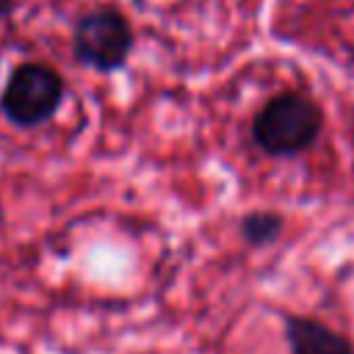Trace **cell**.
I'll list each match as a JSON object with an SVG mask.
<instances>
[{
  "mask_svg": "<svg viewBox=\"0 0 354 354\" xmlns=\"http://www.w3.org/2000/svg\"><path fill=\"white\" fill-rule=\"evenodd\" d=\"M64 102V77L39 61H25L11 69L0 94L3 116L22 130L47 124Z\"/></svg>",
  "mask_w": 354,
  "mask_h": 354,
  "instance_id": "cell-2",
  "label": "cell"
},
{
  "mask_svg": "<svg viewBox=\"0 0 354 354\" xmlns=\"http://www.w3.org/2000/svg\"><path fill=\"white\" fill-rule=\"evenodd\" d=\"M324 127L321 105L296 88L274 94L252 119V141L268 158H296L307 152Z\"/></svg>",
  "mask_w": 354,
  "mask_h": 354,
  "instance_id": "cell-1",
  "label": "cell"
},
{
  "mask_svg": "<svg viewBox=\"0 0 354 354\" xmlns=\"http://www.w3.org/2000/svg\"><path fill=\"white\" fill-rule=\"evenodd\" d=\"M19 6H22V0H0V17L8 19Z\"/></svg>",
  "mask_w": 354,
  "mask_h": 354,
  "instance_id": "cell-6",
  "label": "cell"
},
{
  "mask_svg": "<svg viewBox=\"0 0 354 354\" xmlns=\"http://www.w3.org/2000/svg\"><path fill=\"white\" fill-rule=\"evenodd\" d=\"M282 216L274 213V210H252L241 218V238L260 249V246H268L274 243L279 235H282Z\"/></svg>",
  "mask_w": 354,
  "mask_h": 354,
  "instance_id": "cell-5",
  "label": "cell"
},
{
  "mask_svg": "<svg viewBox=\"0 0 354 354\" xmlns=\"http://www.w3.org/2000/svg\"><path fill=\"white\" fill-rule=\"evenodd\" d=\"M282 326L290 354H354L351 340L318 318L288 313Z\"/></svg>",
  "mask_w": 354,
  "mask_h": 354,
  "instance_id": "cell-4",
  "label": "cell"
},
{
  "mask_svg": "<svg viewBox=\"0 0 354 354\" xmlns=\"http://www.w3.org/2000/svg\"><path fill=\"white\" fill-rule=\"evenodd\" d=\"M136 36L127 17L113 6L86 11L72 30V55L80 66L111 75L122 69L133 53Z\"/></svg>",
  "mask_w": 354,
  "mask_h": 354,
  "instance_id": "cell-3",
  "label": "cell"
}]
</instances>
